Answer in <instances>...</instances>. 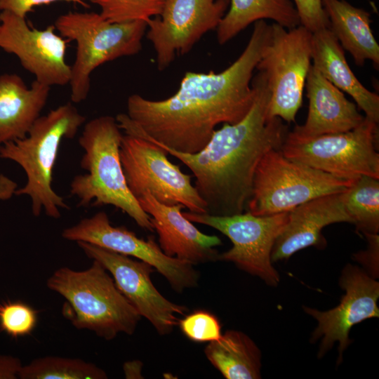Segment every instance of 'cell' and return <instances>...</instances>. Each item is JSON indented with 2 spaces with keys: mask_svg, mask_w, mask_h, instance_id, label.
<instances>
[{
  "mask_svg": "<svg viewBox=\"0 0 379 379\" xmlns=\"http://www.w3.org/2000/svg\"><path fill=\"white\" fill-rule=\"evenodd\" d=\"M55 30L54 25L44 29L30 27L26 18L1 11L0 48L15 55L37 81L50 87L67 85L71 77V66L65 59L69 41Z\"/></svg>",
  "mask_w": 379,
  "mask_h": 379,
  "instance_id": "9a60e30c",
  "label": "cell"
},
{
  "mask_svg": "<svg viewBox=\"0 0 379 379\" xmlns=\"http://www.w3.org/2000/svg\"><path fill=\"white\" fill-rule=\"evenodd\" d=\"M21 379H106L104 370L81 359L44 357L22 366Z\"/></svg>",
  "mask_w": 379,
  "mask_h": 379,
  "instance_id": "484cf974",
  "label": "cell"
},
{
  "mask_svg": "<svg viewBox=\"0 0 379 379\" xmlns=\"http://www.w3.org/2000/svg\"><path fill=\"white\" fill-rule=\"evenodd\" d=\"M345 208L364 236L379 232V179L361 175L342 193Z\"/></svg>",
  "mask_w": 379,
  "mask_h": 379,
  "instance_id": "d4e9b609",
  "label": "cell"
},
{
  "mask_svg": "<svg viewBox=\"0 0 379 379\" xmlns=\"http://www.w3.org/2000/svg\"><path fill=\"white\" fill-rule=\"evenodd\" d=\"M77 243L87 257L108 271L121 293L160 335L173 331L178 323L177 315L188 312L187 307L171 302L156 288L151 279L154 267L149 264L87 242Z\"/></svg>",
  "mask_w": 379,
  "mask_h": 379,
  "instance_id": "5bb4252c",
  "label": "cell"
},
{
  "mask_svg": "<svg viewBox=\"0 0 379 379\" xmlns=\"http://www.w3.org/2000/svg\"><path fill=\"white\" fill-rule=\"evenodd\" d=\"M54 26L60 36L77 44L69 82L71 100L74 103L86 99L91 74L98 67L140 51L147 29L144 21L111 22L100 13L77 11L60 15Z\"/></svg>",
  "mask_w": 379,
  "mask_h": 379,
  "instance_id": "8992f818",
  "label": "cell"
},
{
  "mask_svg": "<svg viewBox=\"0 0 379 379\" xmlns=\"http://www.w3.org/2000/svg\"><path fill=\"white\" fill-rule=\"evenodd\" d=\"M37 321V312L22 302L0 304V327L14 338L29 334Z\"/></svg>",
  "mask_w": 379,
  "mask_h": 379,
  "instance_id": "83f0119b",
  "label": "cell"
},
{
  "mask_svg": "<svg viewBox=\"0 0 379 379\" xmlns=\"http://www.w3.org/2000/svg\"><path fill=\"white\" fill-rule=\"evenodd\" d=\"M46 285L65 299L64 314L75 328L91 331L107 340L120 333L132 335L141 319L108 271L96 260L82 271L60 267Z\"/></svg>",
  "mask_w": 379,
  "mask_h": 379,
  "instance_id": "5b68a950",
  "label": "cell"
},
{
  "mask_svg": "<svg viewBox=\"0 0 379 379\" xmlns=\"http://www.w3.org/2000/svg\"><path fill=\"white\" fill-rule=\"evenodd\" d=\"M123 134L116 118L100 116L84 126L79 138L84 154L81 168L87 173L75 176L70 193L79 199L78 206L111 205L126 213L141 228L153 232L150 216L131 193L119 155Z\"/></svg>",
  "mask_w": 379,
  "mask_h": 379,
  "instance_id": "277c9868",
  "label": "cell"
},
{
  "mask_svg": "<svg viewBox=\"0 0 379 379\" xmlns=\"http://www.w3.org/2000/svg\"><path fill=\"white\" fill-rule=\"evenodd\" d=\"M266 19L286 29L300 25L291 0H230L229 8L216 28L218 42L223 45L251 23Z\"/></svg>",
  "mask_w": 379,
  "mask_h": 379,
  "instance_id": "cb8c5ba5",
  "label": "cell"
},
{
  "mask_svg": "<svg viewBox=\"0 0 379 379\" xmlns=\"http://www.w3.org/2000/svg\"><path fill=\"white\" fill-rule=\"evenodd\" d=\"M50 90L36 80L29 88L16 74L0 75V145L27 135L40 117Z\"/></svg>",
  "mask_w": 379,
  "mask_h": 379,
  "instance_id": "ffe728a7",
  "label": "cell"
},
{
  "mask_svg": "<svg viewBox=\"0 0 379 379\" xmlns=\"http://www.w3.org/2000/svg\"><path fill=\"white\" fill-rule=\"evenodd\" d=\"M270 35L271 25L256 21L244 51L223 71L187 72L178 91L164 100L130 95L127 114L115 117L120 128L180 153L200 152L218 124H236L250 110L253 71Z\"/></svg>",
  "mask_w": 379,
  "mask_h": 379,
  "instance_id": "6da1fadb",
  "label": "cell"
},
{
  "mask_svg": "<svg viewBox=\"0 0 379 379\" xmlns=\"http://www.w3.org/2000/svg\"><path fill=\"white\" fill-rule=\"evenodd\" d=\"M22 367L21 361L8 355H0V379H15L18 378Z\"/></svg>",
  "mask_w": 379,
  "mask_h": 379,
  "instance_id": "1f68e13d",
  "label": "cell"
},
{
  "mask_svg": "<svg viewBox=\"0 0 379 379\" xmlns=\"http://www.w3.org/2000/svg\"><path fill=\"white\" fill-rule=\"evenodd\" d=\"M313 66L341 91L349 94L365 117L379 122V96L368 90L356 77L347 62L344 49L329 28L312 34Z\"/></svg>",
  "mask_w": 379,
  "mask_h": 379,
  "instance_id": "44dd1931",
  "label": "cell"
},
{
  "mask_svg": "<svg viewBox=\"0 0 379 379\" xmlns=\"http://www.w3.org/2000/svg\"><path fill=\"white\" fill-rule=\"evenodd\" d=\"M230 0H164L159 15L147 22V39L156 53L159 70L175 55L187 53L208 32L216 29Z\"/></svg>",
  "mask_w": 379,
  "mask_h": 379,
  "instance_id": "4fadbf2b",
  "label": "cell"
},
{
  "mask_svg": "<svg viewBox=\"0 0 379 379\" xmlns=\"http://www.w3.org/2000/svg\"><path fill=\"white\" fill-rule=\"evenodd\" d=\"M85 121L68 102L40 116L25 138L0 145V158L15 161L26 174V185L15 194L30 198L34 216L44 209L46 215L58 219L60 209H69L52 187L53 171L62 140L73 138Z\"/></svg>",
  "mask_w": 379,
  "mask_h": 379,
  "instance_id": "3957f363",
  "label": "cell"
},
{
  "mask_svg": "<svg viewBox=\"0 0 379 379\" xmlns=\"http://www.w3.org/2000/svg\"><path fill=\"white\" fill-rule=\"evenodd\" d=\"M340 284L345 294L337 307L324 312L304 307L305 312L318 323L312 340L321 338L319 357L338 342L339 361L351 342L349 338L351 328L366 319L379 317L378 281L357 266L348 264L343 270Z\"/></svg>",
  "mask_w": 379,
  "mask_h": 379,
  "instance_id": "2e32d148",
  "label": "cell"
},
{
  "mask_svg": "<svg viewBox=\"0 0 379 379\" xmlns=\"http://www.w3.org/2000/svg\"><path fill=\"white\" fill-rule=\"evenodd\" d=\"M18 185L7 176L0 174V200L10 199L17 190Z\"/></svg>",
  "mask_w": 379,
  "mask_h": 379,
  "instance_id": "d6a6232c",
  "label": "cell"
},
{
  "mask_svg": "<svg viewBox=\"0 0 379 379\" xmlns=\"http://www.w3.org/2000/svg\"><path fill=\"white\" fill-rule=\"evenodd\" d=\"M251 86L255 96L246 115L236 124H223L200 152L185 154L161 147L192 171L206 213L225 216L245 212L257 166L267 152L280 149L288 133L282 119L270 114L265 74L258 71Z\"/></svg>",
  "mask_w": 379,
  "mask_h": 379,
  "instance_id": "7a4b0ae2",
  "label": "cell"
},
{
  "mask_svg": "<svg viewBox=\"0 0 379 379\" xmlns=\"http://www.w3.org/2000/svg\"><path fill=\"white\" fill-rule=\"evenodd\" d=\"M378 124L364 117L355 128L301 138L288 133L280 150L288 159L336 178L379 179Z\"/></svg>",
  "mask_w": 379,
  "mask_h": 379,
  "instance_id": "ba28073f",
  "label": "cell"
},
{
  "mask_svg": "<svg viewBox=\"0 0 379 379\" xmlns=\"http://www.w3.org/2000/svg\"><path fill=\"white\" fill-rule=\"evenodd\" d=\"M137 200L150 216L159 246L166 255L194 265L218 260L215 247L222 244L220 239L199 231L183 215V206L161 204L148 192Z\"/></svg>",
  "mask_w": 379,
  "mask_h": 379,
  "instance_id": "e0dca14e",
  "label": "cell"
},
{
  "mask_svg": "<svg viewBox=\"0 0 379 379\" xmlns=\"http://www.w3.org/2000/svg\"><path fill=\"white\" fill-rule=\"evenodd\" d=\"M353 182L291 160L273 149L257 166L246 211L258 216L288 212L313 199L343 192Z\"/></svg>",
  "mask_w": 379,
  "mask_h": 379,
  "instance_id": "52a82bcc",
  "label": "cell"
},
{
  "mask_svg": "<svg viewBox=\"0 0 379 379\" xmlns=\"http://www.w3.org/2000/svg\"><path fill=\"white\" fill-rule=\"evenodd\" d=\"M204 354L227 379L260 378L261 352L241 331H227L219 339L208 343Z\"/></svg>",
  "mask_w": 379,
  "mask_h": 379,
  "instance_id": "603a6c76",
  "label": "cell"
},
{
  "mask_svg": "<svg viewBox=\"0 0 379 379\" xmlns=\"http://www.w3.org/2000/svg\"><path fill=\"white\" fill-rule=\"evenodd\" d=\"M98 5L100 14L111 22H145L161 13L164 0H82Z\"/></svg>",
  "mask_w": 379,
  "mask_h": 379,
  "instance_id": "4316f807",
  "label": "cell"
},
{
  "mask_svg": "<svg viewBox=\"0 0 379 379\" xmlns=\"http://www.w3.org/2000/svg\"><path fill=\"white\" fill-rule=\"evenodd\" d=\"M57 1L72 2L84 7L88 6V4L82 0H0V11H8L26 18L27 13L31 12L34 7Z\"/></svg>",
  "mask_w": 379,
  "mask_h": 379,
  "instance_id": "4dcf8cb0",
  "label": "cell"
},
{
  "mask_svg": "<svg viewBox=\"0 0 379 379\" xmlns=\"http://www.w3.org/2000/svg\"><path fill=\"white\" fill-rule=\"evenodd\" d=\"M312 33L302 25L291 29L273 23L270 38L256 66L265 74L270 93V114L295 121L311 67Z\"/></svg>",
  "mask_w": 379,
  "mask_h": 379,
  "instance_id": "9c48e42d",
  "label": "cell"
},
{
  "mask_svg": "<svg viewBox=\"0 0 379 379\" xmlns=\"http://www.w3.org/2000/svg\"><path fill=\"white\" fill-rule=\"evenodd\" d=\"M342 193L313 199L290 211L287 224L274 244L272 261L288 259L310 246L324 247L326 240L321 230L328 225L343 222L353 224L345 208Z\"/></svg>",
  "mask_w": 379,
  "mask_h": 379,
  "instance_id": "ac0fdd59",
  "label": "cell"
},
{
  "mask_svg": "<svg viewBox=\"0 0 379 379\" xmlns=\"http://www.w3.org/2000/svg\"><path fill=\"white\" fill-rule=\"evenodd\" d=\"M329 29L342 48L352 55L356 65L366 60L379 67V46L371 28V13L346 0H321Z\"/></svg>",
  "mask_w": 379,
  "mask_h": 379,
  "instance_id": "7402d4cb",
  "label": "cell"
},
{
  "mask_svg": "<svg viewBox=\"0 0 379 379\" xmlns=\"http://www.w3.org/2000/svg\"><path fill=\"white\" fill-rule=\"evenodd\" d=\"M62 237L69 241L87 242L145 262L163 275L177 293L198 285L199 274L194 265L166 255L152 237L145 240L124 227L113 226L104 211L64 229Z\"/></svg>",
  "mask_w": 379,
  "mask_h": 379,
  "instance_id": "7c38bea8",
  "label": "cell"
},
{
  "mask_svg": "<svg viewBox=\"0 0 379 379\" xmlns=\"http://www.w3.org/2000/svg\"><path fill=\"white\" fill-rule=\"evenodd\" d=\"M166 154L148 140L123 135L119 155L131 193L137 199L148 192L161 204H180L190 212L206 213V204L192 185V176L171 163Z\"/></svg>",
  "mask_w": 379,
  "mask_h": 379,
  "instance_id": "30bf717a",
  "label": "cell"
},
{
  "mask_svg": "<svg viewBox=\"0 0 379 379\" xmlns=\"http://www.w3.org/2000/svg\"><path fill=\"white\" fill-rule=\"evenodd\" d=\"M308 113L303 125L296 126L293 135L307 138L344 133L364 120L356 105L333 86L312 65L306 79Z\"/></svg>",
  "mask_w": 379,
  "mask_h": 379,
  "instance_id": "d6986e66",
  "label": "cell"
},
{
  "mask_svg": "<svg viewBox=\"0 0 379 379\" xmlns=\"http://www.w3.org/2000/svg\"><path fill=\"white\" fill-rule=\"evenodd\" d=\"M300 25L312 33L329 28L328 18L321 0H293Z\"/></svg>",
  "mask_w": 379,
  "mask_h": 379,
  "instance_id": "f546056e",
  "label": "cell"
},
{
  "mask_svg": "<svg viewBox=\"0 0 379 379\" xmlns=\"http://www.w3.org/2000/svg\"><path fill=\"white\" fill-rule=\"evenodd\" d=\"M192 222L217 230L232 243L228 251L219 253L218 260L234 263L240 270L276 286L279 274L273 267L271 254L274 244L286 227L289 211L270 215H254L248 211L232 215L182 212Z\"/></svg>",
  "mask_w": 379,
  "mask_h": 379,
  "instance_id": "8fae6325",
  "label": "cell"
},
{
  "mask_svg": "<svg viewBox=\"0 0 379 379\" xmlns=\"http://www.w3.org/2000/svg\"><path fill=\"white\" fill-rule=\"evenodd\" d=\"M178 324L185 336L195 343H209L222 335L218 319L206 310L194 311L178 321Z\"/></svg>",
  "mask_w": 379,
  "mask_h": 379,
  "instance_id": "f1b7e54d",
  "label": "cell"
}]
</instances>
